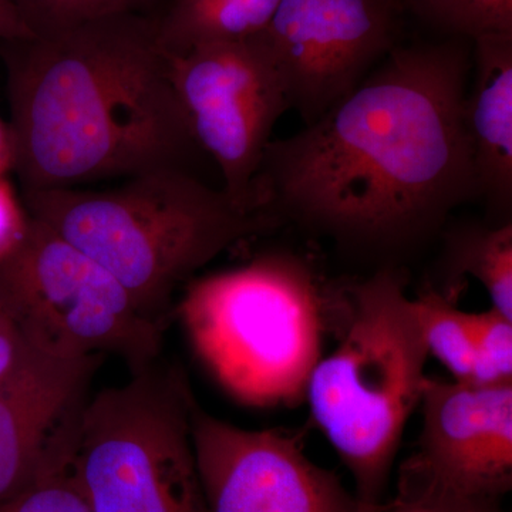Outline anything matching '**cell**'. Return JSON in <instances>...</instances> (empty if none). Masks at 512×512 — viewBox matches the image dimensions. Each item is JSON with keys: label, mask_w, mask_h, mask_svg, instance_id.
<instances>
[{"label": "cell", "mask_w": 512, "mask_h": 512, "mask_svg": "<svg viewBox=\"0 0 512 512\" xmlns=\"http://www.w3.org/2000/svg\"><path fill=\"white\" fill-rule=\"evenodd\" d=\"M2 45L23 191L187 170L197 146L157 19L104 16Z\"/></svg>", "instance_id": "7a4b0ae2"}, {"label": "cell", "mask_w": 512, "mask_h": 512, "mask_svg": "<svg viewBox=\"0 0 512 512\" xmlns=\"http://www.w3.org/2000/svg\"><path fill=\"white\" fill-rule=\"evenodd\" d=\"M447 261L457 275H471L487 289L493 309L512 320V224L457 228L447 239Z\"/></svg>", "instance_id": "9a60e30c"}, {"label": "cell", "mask_w": 512, "mask_h": 512, "mask_svg": "<svg viewBox=\"0 0 512 512\" xmlns=\"http://www.w3.org/2000/svg\"><path fill=\"white\" fill-rule=\"evenodd\" d=\"M402 0H281L261 33L305 126L356 89L396 45Z\"/></svg>", "instance_id": "9c48e42d"}, {"label": "cell", "mask_w": 512, "mask_h": 512, "mask_svg": "<svg viewBox=\"0 0 512 512\" xmlns=\"http://www.w3.org/2000/svg\"><path fill=\"white\" fill-rule=\"evenodd\" d=\"M33 36L50 35L104 16L148 15L158 0H13Z\"/></svg>", "instance_id": "ac0fdd59"}, {"label": "cell", "mask_w": 512, "mask_h": 512, "mask_svg": "<svg viewBox=\"0 0 512 512\" xmlns=\"http://www.w3.org/2000/svg\"><path fill=\"white\" fill-rule=\"evenodd\" d=\"M15 165L16 148L12 130L0 117V177H8L10 171H15Z\"/></svg>", "instance_id": "cb8c5ba5"}, {"label": "cell", "mask_w": 512, "mask_h": 512, "mask_svg": "<svg viewBox=\"0 0 512 512\" xmlns=\"http://www.w3.org/2000/svg\"><path fill=\"white\" fill-rule=\"evenodd\" d=\"M171 79L195 146L210 154L238 208L259 212L255 181L272 131L289 109L261 36L170 56Z\"/></svg>", "instance_id": "ba28073f"}, {"label": "cell", "mask_w": 512, "mask_h": 512, "mask_svg": "<svg viewBox=\"0 0 512 512\" xmlns=\"http://www.w3.org/2000/svg\"><path fill=\"white\" fill-rule=\"evenodd\" d=\"M192 450L208 512H360L333 471L282 429L247 430L192 399Z\"/></svg>", "instance_id": "30bf717a"}, {"label": "cell", "mask_w": 512, "mask_h": 512, "mask_svg": "<svg viewBox=\"0 0 512 512\" xmlns=\"http://www.w3.org/2000/svg\"><path fill=\"white\" fill-rule=\"evenodd\" d=\"M35 220L110 272L138 311L167 328L174 295L198 269L269 228L274 218L238 208L188 170L134 175L113 190L23 191Z\"/></svg>", "instance_id": "3957f363"}, {"label": "cell", "mask_w": 512, "mask_h": 512, "mask_svg": "<svg viewBox=\"0 0 512 512\" xmlns=\"http://www.w3.org/2000/svg\"><path fill=\"white\" fill-rule=\"evenodd\" d=\"M477 352L474 384L512 382V320L491 308L468 313Z\"/></svg>", "instance_id": "ffe728a7"}, {"label": "cell", "mask_w": 512, "mask_h": 512, "mask_svg": "<svg viewBox=\"0 0 512 512\" xmlns=\"http://www.w3.org/2000/svg\"><path fill=\"white\" fill-rule=\"evenodd\" d=\"M501 500L461 493L406 460L400 467L396 494L376 512H505Z\"/></svg>", "instance_id": "e0dca14e"}, {"label": "cell", "mask_w": 512, "mask_h": 512, "mask_svg": "<svg viewBox=\"0 0 512 512\" xmlns=\"http://www.w3.org/2000/svg\"><path fill=\"white\" fill-rule=\"evenodd\" d=\"M473 45L474 82L464 121L478 197L504 224L512 207V33L481 36Z\"/></svg>", "instance_id": "4fadbf2b"}, {"label": "cell", "mask_w": 512, "mask_h": 512, "mask_svg": "<svg viewBox=\"0 0 512 512\" xmlns=\"http://www.w3.org/2000/svg\"><path fill=\"white\" fill-rule=\"evenodd\" d=\"M281 0H174L157 19L158 42L168 56L195 47L241 42L261 35Z\"/></svg>", "instance_id": "5bb4252c"}, {"label": "cell", "mask_w": 512, "mask_h": 512, "mask_svg": "<svg viewBox=\"0 0 512 512\" xmlns=\"http://www.w3.org/2000/svg\"><path fill=\"white\" fill-rule=\"evenodd\" d=\"M32 215L8 177H0V264L28 238Z\"/></svg>", "instance_id": "7402d4cb"}, {"label": "cell", "mask_w": 512, "mask_h": 512, "mask_svg": "<svg viewBox=\"0 0 512 512\" xmlns=\"http://www.w3.org/2000/svg\"><path fill=\"white\" fill-rule=\"evenodd\" d=\"M420 406L419 444L407 460L461 493L503 498L512 487V382L427 377Z\"/></svg>", "instance_id": "7c38bea8"}, {"label": "cell", "mask_w": 512, "mask_h": 512, "mask_svg": "<svg viewBox=\"0 0 512 512\" xmlns=\"http://www.w3.org/2000/svg\"><path fill=\"white\" fill-rule=\"evenodd\" d=\"M195 355L222 389L252 407L306 399L322 348V295L311 266L288 252L194 279L178 302Z\"/></svg>", "instance_id": "5b68a950"}, {"label": "cell", "mask_w": 512, "mask_h": 512, "mask_svg": "<svg viewBox=\"0 0 512 512\" xmlns=\"http://www.w3.org/2000/svg\"><path fill=\"white\" fill-rule=\"evenodd\" d=\"M470 40L394 46L319 120L266 147L256 210L370 255H400L478 197L464 121Z\"/></svg>", "instance_id": "6da1fadb"}, {"label": "cell", "mask_w": 512, "mask_h": 512, "mask_svg": "<svg viewBox=\"0 0 512 512\" xmlns=\"http://www.w3.org/2000/svg\"><path fill=\"white\" fill-rule=\"evenodd\" d=\"M32 32L26 28L25 22L20 18L19 10L13 0H0V42H13V40L30 39Z\"/></svg>", "instance_id": "603a6c76"}, {"label": "cell", "mask_w": 512, "mask_h": 512, "mask_svg": "<svg viewBox=\"0 0 512 512\" xmlns=\"http://www.w3.org/2000/svg\"><path fill=\"white\" fill-rule=\"evenodd\" d=\"M413 309L429 355L440 360L456 382L473 383L477 352L468 313L436 293L420 296Z\"/></svg>", "instance_id": "2e32d148"}, {"label": "cell", "mask_w": 512, "mask_h": 512, "mask_svg": "<svg viewBox=\"0 0 512 512\" xmlns=\"http://www.w3.org/2000/svg\"><path fill=\"white\" fill-rule=\"evenodd\" d=\"M0 512H93L70 471L40 481L0 504Z\"/></svg>", "instance_id": "44dd1931"}, {"label": "cell", "mask_w": 512, "mask_h": 512, "mask_svg": "<svg viewBox=\"0 0 512 512\" xmlns=\"http://www.w3.org/2000/svg\"><path fill=\"white\" fill-rule=\"evenodd\" d=\"M101 357L33 353L0 386V504L69 470L86 392Z\"/></svg>", "instance_id": "8fae6325"}, {"label": "cell", "mask_w": 512, "mask_h": 512, "mask_svg": "<svg viewBox=\"0 0 512 512\" xmlns=\"http://www.w3.org/2000/svg\"><path fill=\"white\" fill-rule=\"evenodd\" d=\"M183 373L153 365L87 400L69 471L93 512H208Z\"/></svg>", "instance_id": "8992f818"}, {"label": "cell", "mask_w": 512, "mask_h": 512, "mask_svg": "<svg viewBox=\"0 0 512 512\" xmlns=\"http://www.w3.org/2000/svg\"><path fill=\"white\" fill-rule=\"evenodd\" d=\"M414 8L453 37L473 40L512 33V0H412Z\"/></svg>", "instance_id": "d6986e66"}, {"label": "cell", "mask_w": 512, "mask_h": 512, "mask_svg": "<svg viewBox=\"0 0 512 512\" xmlns=\"http://www.w3.org/2000/svg\"><path fill=\"white\" fill-rule=\"evenodd\" d=\"M0 299L42 355L73 360L110 353L131 373L160 356L163 326L138 311L103 266L33 217L22 247L0 264Z\"/></svg>", "instance_id": "52a82bcc"}, {"label": "cell", "mask_w": 512, "mask_h": 512, "mask_svg": "<svg viewBox=\"0 0 512 512\" xmlns=\"http://www.w3.org/2000/svg\"><path fill=\"white\" fill-rule=\"evenodd\" d=\"M427 357L402 275L386 266L357 285L345 338L313 369L306 400L352 474L360 512L384 503L403 431L423 397Z\"/></svg>", "instance_id": "277c9868"}]
</instances>
